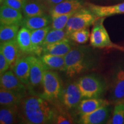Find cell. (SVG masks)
Masks as SVG:
<instances>
[{
  "label": "cell",
  "mask_w": 124,
  "mask_h": 124,
  "mask_svg": "<svg viewBox=\"0 0 124 124\" xmlns=\"http://www.w3.org/2000/svg\"><path fill=\"white\" fill-rule=\"evenodd\" d=\"M52 103L38 95L25 97L18 106L19 118L25 124L52 123L55 114Z\"/></svg>",
  "instance_id": "obj_1"
},
{
  "label": "cell",
  "mask_w": 124,
  "mask_h": 124,
  "mask_svg": "<svg viewBox=\"0 0 124 124\" xmlns=\"http://www.w3.org/2000/svg\"><path fill=\"white\" fill-rule=\"evenodd\" d=\"M64 58V72L70 78L92 69L97 63L90 48L83 46L72 48Z\"/></svg>",
  "instance_id": "obj_2"
},
{
  "label": "cell",
  "mask_w": 124,
  "mask_h": 124,
  "mask_svg": "<svg viewBox=\"0 0 124 124\" xmlns=\"http://www.w3.org/2000/svg\"><path fill=\"white\" fill-rule=\"evenodd\" d=\"M83 98H101L108 89L106 82L94 74L80 77L76 81Z\"/></svg>",
  "instance_id": "obj_3"
},
{
  "label": "cell",
  "mask_w": 124,
  "mask_h": 124,
  "mask_svg": "<svg viewBox=\"0 0 124 124\" xmlns=\"http://www.w3.org/2000/svg\"><path fill=\"white\" fill-rule=\"evenodd\" d=\"M63 85L62 80L57 72L51 70L45 71L42 81V91L40 96L50 102L59 100Z\"/></svg>",
  "instance_id": "obj_4"
},
{
  "label": "cell",
  "mask_w": 124,
  "mask_h": 124,
  "mask_svg": "<svg viewBox=\"0 0 124 124\" xmlns=\"http://www.w3.org/2000/svg\"><path fill=\"white\" fill-rule=\"evenodd\" d=\"M105 18H98L94 23L90 36L91 46L97 48H112L124 51V46L116 44L111 41L108 31L103 25Z\"/></svg>",
  "instance_id": "obj_5"
},
{
  "label": "cell",
  "mask_w": 124,
  "mask_h": 124,
  "mask_svg": "<svg viewBox=\"0 0 124 124\" xmlns=\"http://www.w3.org/2000/svg\"><path fill=\"white\" fill-rule=\"evenodd\" d=\"M98 18L88 8L79 9L71 16L66 25L65 29L69 38L74 31L87 28L94 24Z\"/></svg>",
  "instance_id": "obj_6"
},
{
  "label": "cell",
  "mask_w": 124,
  "mask_h": 124,
  "mask_svg": "<svg viewBox=\"0 0 124 124\" xmlns=\"http://www.w3.org/2000/svg\"><path fill=\"white\" fill-rule=\"evenodd\" d=\"M110 100L115 104L124 102V65H118L113 72L110 85Z\"/></svg>",
  "instance_id": "obj_7"
},
{
  "label": "cell",
  "mask_w": 124,
  "mask_h": 124,
  "mask_svg": "<svg viewBox=\"0 0 124 124\" xmlns=\"http://www.w3.org/2000/svg\"><path fill=\"white\" fill-rule=\"evenodd\" d=\"M31 61L30 75L28 89L32 94H36V89L42 88L43 78L46 68L40 58L35 55H29Z\"/></svg>",
  "instance_id": "obj_8"
},
{
  "label": "cell",
  "mask_w": 124,
  "mask_h": 124,
  "mask_svg": "<svg viewBox=\"0 0 124 124\" xmlns=\"http://www.w3.org/2000/svg\"><path fill=\"white\" fill-rule=\"evenodd\" d=\"M82 98L81 93L76 82H71L64 88L59 100L62 104L67 109H72L77 108Z\"/></svg>",
  "instance_id": "obj_9"
},
{
  "label": "cell",
  "mask_w": 124,
  "mask_h": 124,
  "mask_svg": "<svg viewBox=\"0 0 124 124\" xmlns=\"http://www.w3.org/2000/svg\"><path fill=\"white\" fill-rule=\"evenodd\" d=\"M25 86L26 85L20 81L13 71L8 70L1 74L0 86L2 89L25 94L27 90Z\"/></svg>",
  "instance_id": "obj_10"
},
{
  "label": "cell",
  "mask_w": 124,
  "mask_h": 124,
  "mask_svg": "<svg viewBox=\"0 0 124 124\" xmlns=\"http://www.w3.org/2000/svg\"><path fill=\"white\" fill-rule=\"evenodd\" d=\"M110 105H105L93 112L80 116L78 123L82 124H103L108 120L110 113Z\"/></svg>",
  "instance_id": "obj_11"
},
{
  "label": "cell",
  "mask_w": 124,
  "mask_h": 124,
  "mask_svg": "<svg viewBox=\"0 0 124 124\" xmlns=\"http://www.w3.org/2000/svg\"><path fill=\"white\" fill-rule=\"evenodd\" d=\"M87 6L88 8L98 18L106 17L124 13V2L107 6L87 3Z\"/></svg>",
  "instance_id": "obj_12"
},
{
  "label": "cell",
  "mask_w": 124,
  "mask_h": 124,
  "mask_svg": "<svg viewBox=\"0 0 124 124\" xmlns=\"http://www.w3.org/2000/svg\"><path fill=\"white\" fill-rule=\"evenodd\" d=\"M83 8L81 0H64L49 8L51 18L71 12H76Z\"/></svg>",
  "instance_id": "obj_13"
},
{
  "label": "cell",
  "mask_w": 124,
  "mask_h": 124,
  "mask_svg": "<svg viewBox=\"0 0 124 124\" xmlns=\"http://www.w3.org/2000/svg\"><path fill=\"white\" fill-rule=\"evenodd\" d=\"M23 16L21 11L2 4L0 8L1 25H22Z\"/></svg>",
  "instance_id": "obj_14"
},
{
  "label": "cell",
  "mask_w": 124,
  "mask_h": 124,
  "mask_svg": "<svg viewBox=\"0 0 124 124\" xmlns=\"http://www.w3.org/2000/svg\"><path fill=\"white\" fill-rule=\"evenodd\" d=\"M31 61L29 55L20 58L13 66V72L25 85L28 86L29 83Z\"/></svg>",
  "instance_id": "obj_15"
},
{
  "label": "cell",
  "mask_w": 124,
  "mask_h": 124,
  "mask_svg": "<svg viewBox=\"0 0 124 124\" xmlns=\"http://www.w3.org/2000/svg\"><path fill=\"white\" fill-rule=\"evenodd\" d=\"M0 51L8 61L10 67L14 66L16 62L20 58V52L17 40L1 43Z\"/></svg>",
  "instance_id": "obj_16"
},
{
  "label": "cell",
  "mask_w": 124,
  "mask_h": 124,
  "mask_svg": "<svg viewBox=\"0 0 124 124\" xmlns=\"http://www.w3.org/2000/svg\"><path fill=\"white\" fill-rule=\"evenodd\" d=\"M108 105H110V102L101 98H85L80 101L77 106V111L81 116L93 112L101 107Z\"/></svg>",
  "instance_id": "obj_17"
},
{
  "label": "cell",
  "mask_w": 124,
  "mask_h": 124,
  "mask_svg": "<svg viewBox=\"0 0 124 124\" xmlns=\"http://www.w3.org/2000/svg\"><path fill=\"white\" fill-rule=\"evenodd\" d=\"M16 40L21 53L24 55H33L31 41V31L23 26L18 31Z\"/></svg>",
  "instance_id": "obj_18"
},
{
  "label": "cell",
  "mask_w": 124,
  "mask_h": 124,
  "mask_svg": "<svg viewBox=\"0 0 124 124\" xmlns=\"http://www.w3.org/2000/svg\"><path fill=\"white\" fill-rule=\"evenodd\" d=\"M72 48L70 39H66L44 46L43 48V54L64 56Z\"/></svg>",
  "instance_id": "obj_19"
},
{
  "label": "cell",
  "mask_w": 124,
  "mask_h": 124,
  "mask_svg": "<svg viewBox=\"0 0 124 124\" xmlns=\"http://www.w3.org/2000/svg\"><path fill=\"white\" fill-rule=\"evenodd\" d=\"M51 29V26H47L43 28L31 31V41L33 46V55L40 56L43 54V43Z\"/></svg>",
  "instance_id": "obj_20"
},
{
  "label": "cell",
  "mask_w": 124,
  "mask_h": 124,
  "mask_svg": "<svg viewBox=\"0 0 124 124\" xmlns=\"http://www.w3.org/2000/svg\"><path fill=\"white\" fill-rule=\"evenodd\" d=\"M51 21L52 18L51 16L45 14L38 16L24 17L23 20L21 25L26 27L30 31H33L49 26Z\"/></svg>",
  "instance_id": "obj_21"
},
{
  "label": "cell",
  "mask_w": 124,
  "mask_h": 124,
  "mask_svg": "<svg viewBox=\"0 0 124 124\" xmlns=\"http://www.w3.org/2000/svg\"><path fill=\"white\" fill-rule=\"evenodd\" d=\"M40 59L47 69L51 70L65 71V58L64 56L43 54Z\"/></svg>",
  "instance_id": "obj_22"
},
{
  "label": "cell",
  "mask_w": 124,
  "mask_h": 124,
  "mask_svg": "<svg viewBox=\"0 0 124 124\" xmlns=\"http://www.w3.org/2000/svg\"><path fill=\"white\" fill-rule=\"evenodd\" d=\"M25 97V94L16 91L0 89V104L1 106H13L18 105Z\"/></svg>",
  "instance_id": "obj_23"
},
{
  "label": "cell",
  "mask_w": 124,
  "mask_h": 124,
  "mask_svg": "<svg viewBox=\"0 0 124 124\" xmlns=\"http://www.w3.org/2000/svg\"><path fill=\"white\" fill-rule=\"evenodd\" d=\"M23 13L25 17L45 15L46 9L44 4L35 0L27 1L23 9Z\"/></svg>",
  "instance_id": "obj_24"
},
{
  "label": "cell",
  "mask_w": 124,
  "mask_h": 124,
  "mask_svg": "<svg viewBox=\"0 0 124 124\" xmlns=\"http://www.w3.org/2000/svg\"><path fill=\"white\" fill-rule=\"evenodd\" d=\"M18 105L2 106L0 109V124H12L17 122L18 116Z\"/></svg>",
  "instance_id": "obj_25"
},
{
  "label": "cell",
  "mask_w": 124,
  "mask_h": 124,
  "mask_svg": "<svg viewBox=\"0 0 124 124\" xmlns=\"http://www.w3.org/2000/svg\"><path fill=\"white\" fill-rule=\"evenodd\" d=\"M20 25H1L0 41L1 43L16 40L20 30Z\"/></svg>",
  "instance_id": "obj_26"
},
{
  "label": "cell",
  "mask_w": 124,
  "mask_h": 124,
  "mask_svg": "<svg viewBox=\"0 0 124 124\" xmlns=\"http://www.w3.org/2000/svg\"><path fill=\"white\" fill-rule=\"evenodd\" d=\"M69 39V36L66 33V29H51L47 35H46V39H45L44 43H43V46L46 45L54 43L57 41H61V40Z\"/></svg>",
  "instance_id": "obj_27"
},
{
  "label": "cell",
  "mask_w": 124,
  "mask_h": 124,
  "mask_svg": "<svg viewBox=\"0 0 124 124\" xmlns=\"http://www.w3.org/2000/svg\"><path fill=\"white\" fill-rule=\"evenodd\" d=\"M55 114L52 124H73V119L69 113H67L60 107L55 105Z\"/></svg>",
  "instance_id": "obj_28"
},
{
  "label": "cell",
  "mask_w": 124,
  "mask_h": 124,
  "mask_svg": "<svg viewBox=\"0 0 124 124\" xmlns=\"http://www.w3.org/2000/svg\"><path fill=\"white\" fill-rule=\"evenodd\" d=\"M90 36L89 28H84L77 30L69 35V39L78 44H85Z\"/></svg>",
  "instance_id": "obj_29"
},
{
  "label": "cell",
  "mask_w": 124,
  "mask_h": 124,
  "mask_svg": "<svg viewBox=\"0 0 124 124\" xmlns=\"http://www.w3.org/2000/svg\"><path fill=\"white\" fill-rule=\"evenodd\" d=\"M77 12V11H76ZM75 12H71L64 15H59L52 18L51 23V29H64L66 28V25L67 24L69 18Z\"/></svg>",
  "instance_id": "obj_30"
},
{
  "label": "cell",
  "mask_w": 124,
  "mask_h": 124,
  "mask_svg": "<svg viewBox=\"0 0 124 124\" xmlns=\"http://www.w3.org/2000/svg\"><path fill=\"white\" fill-rule=\"evenodd\" d=\"M124 122V102L116 104L113 110V116L108 123L122 124Z\"/></svg>",
  "instance_id": "obj_31"
},
{
  "label": "cell",
  "mask_w": 124,
  "mask_h": 124,
  "mask_svg": "<svg viewBox=\"0 0 124 124\" xmlns=\"http://www.w3.org/2000/svg\"><path fill=\"white\" fill-rule=\"evenodd\" d=\"M27 1L28 0H4L2 4L20 11H23Z\"/></svg>",
  "instance_id": "obj_32"
},
{
  "label": "cell",
  "mask_w": 124,
  "mask_h": 124,
  "mask_svg": "<svg viewBox=\"0 0 124 124\" xmlns=\"http://www.w3.org/2000/svg\"><path fill=\"white\" fill-rule=\"evenodd\" d=\"M10 64L2 52L0 51V74H2L9 69Z\"/></svg>",
  "instance_id": "obj_33"
},
{
  "label": "cell",
  "mask_w": 124,
  "mask_h": 124,
  "mask_svg": "<svg viewBox=\"0 0 124 124\" xmlns=\"http://www.w3.org/2000/svg\"><path fill=\"white\" fill-rule=\"evenodd\" d=\"M41 1L43 2V4L47 7H49V8H51V7L62 2L64 0H41Z\"/></svg>",
  "instance_id": "obj_34"
},
{
  "label": "cell",
  "mask_w": 124,
  "mask_h": 124,
  "mask_svg": "<svg viewBox=\"0 0 124 124\" xmlns=\"http://www.w3.org/2000/svg\"><path fill=\"white\" fill-rule=\"evenodd\" d=\"M4 0H0V2H1V4H2L3 3V1H4Z\"/></svg>",
  "instance_id": "obj_35"
},
{
  "label": "cell",
  "mask_w": 124,
  "mask_h": 124,
  "mask_svg": "<svg viewBox=\"0 0 124 124\" xmlns=\"http://www.w3.org/2000/svg\"></svg>",
  "instance_id": "obj_36"
}]
</instances>
